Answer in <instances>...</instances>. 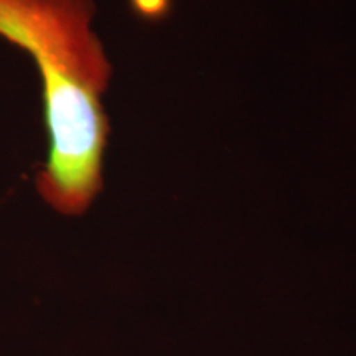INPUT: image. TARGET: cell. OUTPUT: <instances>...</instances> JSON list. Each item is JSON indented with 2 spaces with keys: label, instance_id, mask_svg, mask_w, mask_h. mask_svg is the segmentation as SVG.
Segmentation results:
<instances>
[{
  "label": "cell",
  "instance_id": "2",
  "mask_svg": "<svg viewBox=\"0 0 356 356\" xmlns=\"http://www.w3.org/2000/svg\"><path fill=\"white\" fill-rule=\"evenodd\" d=\"M132 6L145 19L159 20L170 10V0H132Z\"/></svg>",
  "mask_w": 356,
  "mask_h": 356
},
{
  "label": "cell",
  "instance_id": "1",
  "mask_svg": "<svg viewBox=\"0 0 356 356\" xmlns=\"http://www.w3.org/2000/svg\"><path fill=\"white\" fill-rule=\"evenodd\" d=\"M95 13V0H0V38L33 58L43 84L50 149L37 190L66 216L86 213L102 190L111 63Z\"/></svg>",
  "mask_w": 356,
  "mask_h": 356
}]
</instances>
